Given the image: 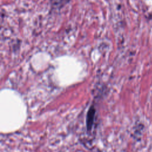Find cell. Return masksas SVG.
Here are the masks:
<instances>
[{"mask_svg": "<svg viewBox=\"0 0 152 152\" xmlns=\"http://www.w3.org/2000/svg\"><path fill=\"white\" fill-rule=\"evenodd\" d=\"M94 109H90L89 112L87 115V128L90 129L91 128V126L93 125V121L94 118Z\"/></svg>", "mask_w": 152, "mask_h": 152, "instance_id": "cell-1", "label": "cell"}]
</instances>
